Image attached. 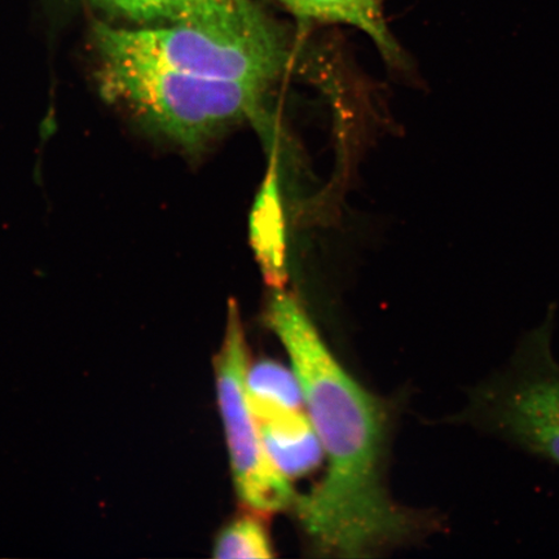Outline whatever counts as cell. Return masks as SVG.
I'll use <instances>...</instances> for the list:
<instances>
[{
  "label": "cell",
  "mask_w": 559,
  "mask_h": 559,
  "mask_svg": "<svg viewBox=\"0 0 559 559\" xmlns=\"http://www.w3.org/2000/svg\"><path fill=\"white\" fill-rule=\"evenodd\" d=\"M249 404L260 426L265 452L284 477H302L317 469L324 454L323 447L302 411L272 407L250 400Z\"/></svg>",
  "instance_id": "8992f818"
},
{
  "label": "cell",
  "mask_w": 559,
  "mask_h": 559,
  "mask_svg": "<svg viewBox=\"0 0 559 559\" xmlns=\"http://www.w3.org/2000/svg\"><path fill=\"white\" fill-rule=\"evenodd\" d=\"M247 344L236 304H229L227 330L215 359L216 393L225 425L237 493L255 513L267 515L296 502V495L265 452L247 390Z\"/></svg>",
  "instance_id": "5b68a950"
},
{
  "label": "cell",
  "mask_w": 559,
  "mask_h": 559,
  "mask_svg": "<svg viewBox=\"0 0 559 559\" xmlns=\"http://www.w3.org/2000/svg\"><path fill=\"white\" fill-rule=\"evenodd\" d=\"M267 175L258 192L249 218L250 245L265 283L272 289H283L286 274V235L276 152H272Z\"/></svg>",
  "instance_id": "52a82bcc"
},
{
  "label": "cell",
  "mask_w": 559,
  "mask_h": 559,
  "mask_svg": "<svg viewBox=\"0 0 559 559\" xmlns=\"http://www.w3.org/2000/svg\"><path fill=\"white\" fill-rule=\"evenodd\" d=\"M554 312L524 334L508 365L467 390L450 421L472 426L559 466V362Z\"/></svg>",
  "instance_id": "277c9868"
},
{
  "label": "cell",
  "mask_w": 559,
  "mask_h": 559,
  "mask_svg": "<svg viewBox=\"0 0 559 559\" xmlns=\"http://www.w3.org/2000/svg\"><path fill=\"white\" fill-rule=\"evenodd\" d=\"M304 21L341 23L358 27L374 41L391 68L409 72L412 62L391 34L382 0H278Z\"/></svg>",
  "instance_id": "ba28073f"
},
{
  "label": "cell",
  "mask_w": 559,
  "mask_h": 559,
  "mask_svg": "<svg viewBox=\"0 0 559 559\" xmlns=\"http://www.w3.org/2000/svg\"><path fill=\"white\" fill-rule=\"evenodd\" d=\"M111 10L121 15L155 23L167 24L193 23L226 15L234 11L240 0H103Z\"/></svg>",
  "instance_id": "9c48e42d"
},
{
  "label": "cell",
  "mask_w": 559,
  "mask_h": 559,
  "mask_svg": "<svg viewBox=\"0 0 559 559\" xmlns=\"http://www.w3.org/2000/svg\"><path fill=\"white\" fill-rule=\"evenodd\" d=\"M102 93L188 152L245 121L264 123L269 90L142 61L103 60Z\"/></svg>",
  "instance_id": "3957f363"
},
{
  "label": "cell",
  "mask_w": 559,
  "mask_h": 559,
  "mask_svg": "<svg viewBox=\"0 0 559 559\" xmlns=\"http://www.w3.org/2000/svg\"><path fill=\"white\" fill-rule=\"evenodd\" d=\"M250 401L272 407L302 411L305 397L296 373L275 361H261L247 372Z\"/></svg>",
  "instance_id": "30bf717a"
},
{
  "label": "cell",
  "mask_w": 559,
  "mask_h": 559,
  "mask_svg": "<svg viewBox=\"0 0 559 559\" xmlns=\"http://www.w3.org/2000/svg\"><path fill=\"white\" fill-rule=\"evenodd\" d=\"M274 548L267 530L260 519L245 516L229 524L216 537L214 557L230 558H272Z\"/></svg>",
  "instance_id": "8fae6325"
},
{
  "label": "cell",
  "mask_w": 559,
  "mask_h": 559,
  "mask_svg": "<svg viewBox=\"0 0 559 559\" xmlns=\"http://www.w3.org/2000/svg\"><path fill=\"white\" fill-rule=\"evenodd\" d=\"M94 32L103 60L150 62L267 90L292 59L288 35L253 0H240L226 15L193 23L142 31L99 24Z\"/></svg>",
  "instance_id": "7a4b0ae2"
},
{
  "label": "cell",
  "mask_w": 559,
  "mask_h": 559,
  "mask_svg": "<svg viewBox=\"0 0 559 559\" xmlns=\"http://www.w3.org/2000/svg\"><path fill=\"white\" fill-rule=\"evenodd\" d=\"M271 330L288 352L302 386L309 418L330 461L310 495L297 498L300 521L321 554L365 557L435 533L437 515L395 504L380 466L386 415L328 349L298 300L275 289Z\"/></svg>",
  "instance_id": "6da1fadb"
}]
</instances>
